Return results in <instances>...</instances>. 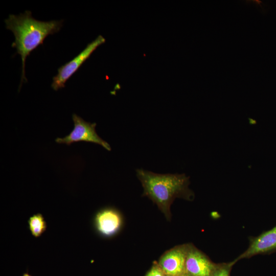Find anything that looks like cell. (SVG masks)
Here are the masks:
<instances>
[{
  "mask_svg": "<svg viewBox=\"0 0 276 276\" xmlns=\"http://www.w3.org/2000/svg\"><path fill=\"white\" fill-rule=\"evenodd\" d=\"M63 20L43 21L38 20L32 16L30 11L19 15L10 14L5 20L6 28L11 31L15 40L12 47L21 56L22 72L19 88L22 83L27 81L25 75V62L27 57L39 45L43 44L49 35L58 32L63 26Z\"/></svg>",
  "mask_w": 276,
  "mask_h": 276,
  "instance_id": "1",
  "label": "cell"
},
{
  "mask_svg": "<svg viewBox=\"0 0 276 276\" xmlns=\"http://www.w3.org/2000/svg\"><path fill=\"white\" fill-rule=\"evenodd\" d=\"M136 175L144 189L143 196L156 203L168 219L170 206L177 197L191 199L193 192L188 187L189 177L185 174H157L138 169Z\"/></svg>",
  "mask_w": 276,
  "mask_h": 276,
  "instance_id": "2",
  "label": "cell"
},
{
  "mask_svg": "<svg viewBox=\"0 0 276 276\" xmlns=\"http://www.w3.org/2000/svg\"><path fill=\"white\" fill-rule=\"evenodd\" d=\"M72 119L74 123L73 130L64 137L57 138L56 142L67 145L78 142H90L100 145L107 150L110 151L109 144L97 133L96 123L86 122L75 113L73 114Z\"/></svg>",
  "mask_w": 276,
  "mask_h": 276,
  "instance_id": "3",
  "label": "cell"
},
{
  "mask_svg": "<svg viewBox=\"0 0 276 276\" xmlns=\"http://www.w3.org/2000/svg\"><path fill=\"white\" fill-rule=\"evenodd\" d=\"M105 41V38L99 35L76 57L58 69V73L53 78L52 88L54 90L64 88L66 82L76 73L82 64L90 57L93 52Z\"/></svg>",
  "mask_w": 276,
  "mask_h": 276,
  "instance_id": "4",
  "label": "cell"
},
{
  "mask_svg": "<svg viewBox=\"0 0 276 276\" xmlns=\"http://www.w3.org/2000/svg\"><path fill=\"white\" fill-rule=\"evenodd\" d=\"M217 266L201 251L188 245L184 273L192 276H212Z\"/></svg>",
  "mask_w": 276,
  "mask_h": 276,
  "instance_id": "5",
  "label": "cell"
},
{
  "mask_svg": "<svg viewBox=\"0 0 276 276\" xmlns=\"http://www.w3.org/2000/svg\"><path fill=\"white\" fill-rule=\"evenodd\" d=\"M188 244L177 246L166 252L159 266L166 276H180L185 272Z\"/></svg>",
  "mask_w": 276,
  "mask_h": 276,
  "instance_id": "6",
  "label": "cell"
},
{
  "mask_svg": "<svg viewBox=\"0 0 276 276\" xmlns=\"http://www.w3.org/2000/svg\"><path fill=\"white\" fill-rule=\"evenodd\" d=\"M94 224L96 231L101 236L110 237L120 230L122 224V217L115 209L104 208L97 213Z\"/></svg>",
  "mask_w": 276,
  "mask_h": 276,
  "instance_id": "7",
  "label": "cell"
},
{
  "mask_svg": "<svg viewBox=\"0 0 276 276\" xmlns=\"http://www.w3.org/2000/svg\"><path fill=\"white\" fill-rule=\"evenodd\" d=\"M276 249V225L270 230L259 236L250 239L248 247L236 259L232 262L244 258H250L256 255L266 254Z\"/></svg>",
  "mask_w": 276,
  "mask_h": 276,
  "instance_id": "8",
  "label": "cell"
},
{
  "mask_svg": "<svg viewBox=\"0 0 276 276\" xmlns=\"http://www.w3.org/2000/svg\"><path fill=\"white\" fill-rule=\"evenodd\" d=\"M29 228L34 237H40L46 230L47 223L40 213L33 215L28 221Z\"/></svg>",
  "mask_w": 276,
  "mask_h": 276,
  "instance_id": "9",
  "label": "cell"
},
{
  "mask_svg": "<svg viewBox=\"0 0 276 276\" xmlns=\"http://www.w3.org/2000/svg\"><path fill=\"white\" fill-rule=\"evenodd\" d=\"M232 263L217 265L212 276H229Z\"/></svg>",
  "mask_w": 276,
  "mask_h": 276,
  "instance_id": "10",
  "label": "cell"
},
{
  "mask_svg": "<svg viewBox=\"0 0 276 276\" xmlns=\"http://www.w3.org/2000/svg\"><path fill=\"white\" fill-rule=\"evenodd\" d=\"M146 276H166L159 265L153 266Z\"/></svg>",
  "mask_w": 276,
  "mask_h": 276,
  "instance_id": "11",
  "label": "cell"
},
{
  "mask_svg": "<svg viewBox=\"0 0 276 276\" xmlns=\"http://www.w3.org/2000/svg\"><path fill=\"white\" fill-rule=\"evenodd\" d=\"M180 276H192L191 275H189L186 273H183L182 274H181Z\"/></svg>",
  "mask_w": 276,
  "mask_h": 276,
  "instance_id": "12",
  "label": "cell"
},
{
  "mask_svg": "<svg viewBox=\"0 0 276 276\" xmlns=\"http://www.w3.org/2000/svg\"><path fill=\"white\" fill-rule=\"evenodd\" d=\"M22 276H31V275H30L27 272H26Z\"/></svg>",
  "mask_w": 276,
  "mask_h": 276,
  "instance_id": "13",
  "label": "cell"
}]
</instances>
